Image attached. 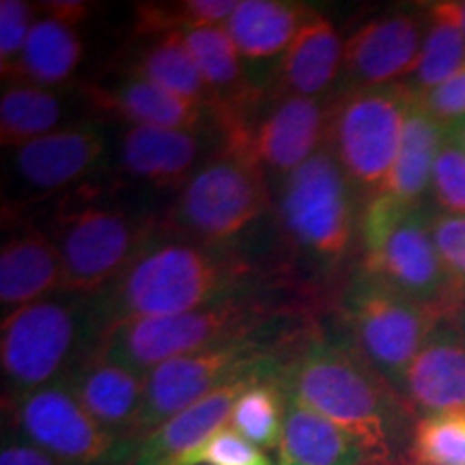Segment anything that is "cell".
Masks as SVG:
<instances>
[{"instance_id":"1","label":"cell","mask_w":465,"mask_h":465,"mask_svg":"<svg viewBox=\"0 0 465 465\" xmlns=\"http://www.w3.org/2000/svg\"><path fill=\"white\" fill-rule=\"evenodd\" d=\"M278 381L289 397L356 438L371 465H392L414 416L403 394L345 345L317 330L282 342Z\"/></svg>"},{"instance_id":"2","label":"cell","mask_w":465,"mask_h":465,"mask_svg":"<svg viewBox=\"0 0 465 465\" xmlns=\"http://www.w3.org/2000/svg\"><path fill=\"white\" fill-rule=\"evenodd\" d=\"M252 265L232 250L171 235L164 226L106 291L95 298L102 325L171 317L250 295Z\"/></svg>"},{"instance_id":"3","label":"cell","mask_w":465,"mask_h":465,"mask_svg":"<svg viewBox=\"0 0 465 465\" xmlns=\"http://www.w3.org/2000/svg\"><path fill=\"white\" fill-rule=\"evenodd\" d=\"M104 325L93 295L56 293L3 317V399L63 381L91 356Z\"/></svg>"},{"instance_id":"4","label":"cell","mask_w":465,"mask_h":465,"mask_svg":"<svg viewBox=\"0 0 465 465\" xmlns=\"http://www.w3.org/2000/svg\"><path fill=\"white\" fill-rule=\"evenodd\" d=\"M362 272L457 319L465 295L441 263L422 207H405L377 192L360 213Z\"/></svg>"},{"instance_id":"5","label":"cell","mask_w":465,"mask_h":465,"mask_svg":"<svg viewBox=\"0 0 465 465\" xmlns=\"http://www.w3.org/2000/svg\"><path fill=\"white\" fill-rule=\"evenodd\" d=\"M267 182L270 177L250 155L220 143L179 188L162 226L201 246L229 250L272 207Z\"/></svg>"},{"instance_id":"6","label":"cell","mask_w":465,"mask_h":465,"mask_svg":"<svg viewBox=\"0 0 465 465\" xmlns=\"http://www.w3.org/2000/svg\"><path fill=\"white\" fill-rule=\"evenodd\" d=\"M274 207L284 243L315 267H339L360 232L356 190L328 147L281 179Z\"/></svg>"},{"instance_id":"7","label":"cell","mask_w":465,"mask_h":465,"mask_svg":"<svg viewBox=\"0 0 465 465\" xmlns=\"http://www.w3.org/2000/svg\"><path fill=\"white\" fill-rule=\"evenodd\" d=\"M272 317L274 312L263 302L243 295L182 315L110 323L93 351L147 375L173 358L229 341L254 339Z\"/></svg>"},{"instance_id":"8","label":"cell","mask_w":465,"mask_h":465,"mask_svg":"<svg viewBox=\"0 0 465 465\" xmlns=\"http://www.w3.org/2000/svg\"><path fill=\"white\" fill-rule=\"evenodd\" d=\"M160 229L158 220L121 205L67 201L48 231L63 261V293L100 295Z\"/></svg>"},{"instance_id":"9","label":"cell","mask_w":465,"mask_h":465,"mask_svg":"<svg viewBox=\"0 0 465 465\" xmlns=\"http://www.w3.org/2000/svg\"><path fill=\"white\" fill-rule=\"evenodd\" d=\"M341 317L349 336L345 345L399 392L424 342L452 319L362 270L342 295Z\"/></svg>"},{"instance_id":"10","label":"cell","mask_w":465,"mask_h":465,"mask_svg":"<svg viewBox=\"0 0 465 465\" xmlns=\"http://www.w3.org/2000/svg\"><path fill=\"white\" fill-rule=\"evenodd\" d=\"M411 102L414 93L405 83L345 89L332 97L325 147L366 199L381 192L391 177Z\"/></svg>"},{"instance_id":"11","label":"cell","mask_w":465,"mask_h":465,"mask_svg":"<svg viewBox=\"0 0 465 465\" xmlns=\"http://www.w3.org/2000/svg\"><path fill=\"white\" fill-rule=\"evenodd\" d=\"M278 369L281 351L259 336L223 342L155 366L147 373L143 410L130 440L132 455L149 433L185 407L194 405L226 383L250 375H278Z\"/></svg>"},{"instance_id":"12","label":"cell","mask_w":465,"mask_h":465,"mask_svg":"<svg viewBox=\"0 0 465 465\" xmlns=\"http://www.w3.org/2000/svg\"><path fill=\"white\" fill-rule=\"evenodd\" d=\"M9 431L65 465H127L132 452L100 427L65 381L3 399Z\"/></svg>"},{"instance_id":"13","label":"cell","mask_w":465,"mask_h":465,"mask_svg":"<svg viewBox=\"0 0 465 465\" xmlns=\"http://www.w3.org/2000/svg\"><path fill=\"white\" fill-rule=\"evenodd\" d=\"M330 106L332 97L306 100L270 95L237 151L257 162L267 177L284 179L325 147Z\"/></svg>"},{"instance_id":"14","label":"cell","mask_w":465,"mask_h":465,"mask_svg":"<svg viewBox=\"0 0 465 465\" xmlns=\"http://www.w3.org/2000/svg\"><path fill=\"white\" fill-rule=\"evenodd\" d=\"M429 14L388 11L371 17L345 39L347 89H380L411 78L420 58Z\"/></svg>"},{"instance_id":"15","label":"cell","mask_w":465,"mask_h":465,"mask_svg":"<svg viewBox=\"0 0 465 465\" xmlns=\"http://www.w3.org/2000/svg\"><path fill=\"white\" fill-rule=\"evenodd\" d=\"M106 136L91 125H69L14 151L11 173L17 190L33 199L72 192L100 166Z\"/></svg>"},{"instance_id":"16","label":"cell","mask_w":465,"mask_h":465,"mask_svg":"<svg viewBox=\"0 0 465 465\" xmlns=\"http://www.w3.org/2000/svg\"><path fill=\"white\" fill-rule=\"evenodd\" d=\"M63 381L93 420L132 452L130 440L143 410L147 375L93 351Z\"/></svg>"},{"instance_id":"17","label":"cell","mask_w":465,"mask_h":465,"mask_svg":"<svg viewBox=\"0 0 465 465\" xmlns=\"http://www.w3.org/2000/svg\"><path fill=\"white\" fill-rule=\"evenodd\" d=\"M401 394L414 414L465 410V332L449 319L431 334L410 364Z\"/></svg>"},{"instance_id":"18","label":"cell","mask_w":465,"mask_h":465,"mask_svg":"<svg viewBox=\"0 0 465 465\" xmlns=\"http://www.w3.org/2000/svg\"><path fill=\"white\" fill-rule=\"evenodd\" d=\"M207 134L127 125L119 143V168L151 188L179 190L199 171L207 151Z\"/></svg>"},{"instance_id":"19","label":"cell","mask_w":465,"mask_h":465,"mask_svg":"<svg viewBox=\"0 0 465 465\" xmlns=\"http://www.w3.org/2000/svg\"><path fill=\"white\" fill-rule=\"evenodd\" d=\"M345 39L330 17L315 11L276 61L272 97L325 100L342 75Z\"/></svg>"},{"instance_id":"20","label":"cell","mask_w":465,"mask_h":465,"mask_svg":"<svg viewBox=\"0 0 465 465\" xmlns=\"http://www.w3.org/2000/svg\"><path fill=\"white\" fill-rule=\"evenodd\" d=\"M97 110L130 125L168 127L185 132H216V116L207 106L174 95L149 80L125 75L114 84H91L84 91Z\"/></svg>"},{"instance_id":"21","label":"cell","mask_w":465,"mask_h":465,"mask_svg":"<svg viewBox=\"0 0 465 465\" xmlns=\"http://www.w3.org/2000/svg\"><path fill=\"white\" fill-rule=\"evenodd\" d=\"M56 293H63V261L56 243L50 232L22 224L0 250L3 317Z\"/></svg>"},{"instance_id":"22","label":"cell","mask_w":465,"mask_h":465,"mask_svg":"<svg viewBox=\"0 0 465 465\" xmlns=\"http://www.w3.org/2000/svg\"><path fill=\"white\" fill-rule=\"evenodd\" d=\"M274 375H250L226 383L194 405L174 414L141 441L127 465H177L182 457L226 427L240 394L252 381Z\"/></svg>"},{"instance_id":"23","label":"cell","mask_w":465,"mask_h":465,"mask_svg":"<svg viewBox=\"0 0 465 465\" xmlns=\"http://www.w3.org/2000/svg\"><path fill=\"white\" fill-rule=\"evenodd\" d=\"M276 455V465H371L369 452L356 438L289 394Z\"/></svg>"},{"instance_id":"24","label":"cell","mask_w":465,"mask_h":465,"mask_svg":"<svg viewBox=\"0 0 465 465\" xmlns=\"http://www.w3.org/2000/svg\"><path fill=\"white\" fill-rule=\"evenodd\" d=\"M315 11L291 0H240L224 28L243 61H270L284 54Z\"/></svg>"},{"instance_id":"25","label":"cell","mask_w":465,"mask_h":465,"mask_svg":"<svg viewBox=\"0 0 465 465\" xmlns=\"http://www.w3.org/2000/svg\"><path fill=\"white\" fill-rule=\"evenodd\" d=\"M83 56L84 42L78 28L50 15L37 17L25 50L3 80L52 91L74 78Z\"/></svg>"},{"instance_id":"26","label":"cell","mask_w":465,"mask_h":465,"mask_svg":"<svg viewBox=\"0 0 465 465\" xmlns=\"http://www.w3.org/2000/svg\"><path fill=\"white\" fill-rule=\"evenodd\" d=\"M446 134L449 127L435 121L414 95L405 119L397 162L381 192L405 207H422L424 194L431 190L433 164L446 141Z\"/></svg>"},{"instance_id":"27","label":"cell","mask_w":465,"mask_h":465,"mask_svg":"<svg viewBox=\"0 0 465 465\" xmlns=\"http://www.w3.org/2000/svg\"><path fill=\"white\" fill-rule=\"evenodd\" d=\"M127 72H130L127 75L149 80L174 95L207 106L216 116V100H213L199 65L192 58L182 33L149 37L147 44L138 45L130 56Z\"/></svg>"},{"instance_id":"28","label":"cell","mask_w":465,"mask_h":465,"mask_svg":"<svg viewBox=\"0 0 465 465\" xmlns=\"http://www.w3.org/2000/svg\"><path fill=\"white\" fill-rule=\"evenodd\" d=\"M429 26L424 35L416 72L405 84L414 95L435 89L465 69V35L459 17V0H441L427 7Z\"/></svg>"},{"instance_id":"29","label":"cell","mask_w":465,"mask_h":465,"mask_svg":"<svg viewBox=\"0 0 465 465\" xmlns=\"http://www.w3.org/2000/svg\"><path fill=\"white\" fill-rule=\"evenodd\" d=\"M65 119V104L54 91L9 84L0 97V144L20 149L56 132Z\"/></svg>"},{"instance_id":"30","label":"cell","mask_w":465,"mask_h":465,"mask_svg":"<svg viewBox=\"0 0 465 465\" xmlns=\"http://www.w3.org/2000/svg\"><path fill=\"white\" fill-rule=\"evenodd\" d=\"M287 418V392L278 375L252 381L240 394L229 427L261 450H278Z\"/></svg>"},{"instance_id":"31","label":"cell","mask_w":465,"mask_h":465,"mask_svg":"<svg viewBox=\"0 0 465 465\" xmlns=\"http://www.w3.org/2000/svg\"><path fill=\"white\" fill-rule=\"evenodd\" d=\"M237 0H177L134 5L132 31L136 37H160L205 26H224Z\"/></svg>"},{"instance_id":"32","label":"cell","mask_w":465,"mask_h":465,"mask_svg":"<svg viewBox=\"0 0 465 465\" xmlns=\"http://www.w3.org/2000/svg\"><path fill=\"white\" fill-rule=\"evenodd\" d=\"M411 455L420 465H465V410L418 418Z\"/></svg>"},{"instance_id":"33","label":"cell","mask_w":465,"mask_h":465,"mask_svg":"<svg viewBox=\"0 0 465 465\" xmlns=\"http://www.w3.org/2000/svg\"><path fill=\"white\" fill-rule=\"evenodd\" d=\"M431 194L440 212L465 216V151L450 132L435 158Z\"/></svg>"},{"instance_id":"34","label":"cell","mask_w":465,"mask_h":465,"mask_svg":"<svg viewBox=\"0 0 465 465\" xmlns=\"http://www.w3.org/2000/svg\"><path fill=\"white\" fill-rule=\"evenodd\" d=\"M177 465H276L270 457L265 455V450L257 449L254 444H250L248 440H243L235 429L226 427L220 429L203 441L201 446H196L194 450H190L188 455L182 457Z\"/></svg>"},{"instance_id":"35","label":"cell","mask_w":465,"mask_h":465,"mask_svg":"<svg viewBox=\"0 0 465 465\" xmlns=\"http://www.w3.org/2000/svg\"><path fill=\"white\" fill-rule=\"evenodd\" d=\"M429 231L446 272L465 295V216L435 212L429 216Z\"/></svg>"},{"instance_id":"36","label":"cell","mask_w":465,"mask_h":465,"mask_svg":"<svg viewBox=\"0 0 465 465\" xmlns=\"http://www.w3.org/2000/svg\"><path fill=\"white\" fill-rule=\"evenodd\" d=\"M37 9L25 0H3L0 3V75L7 74L28 42Z\"/></svg>"},{"instance_id":"37","label":"cell","mask_w":465,"mask_h":465,"mask_svg":"<svg viewBox=\"0 0 465 465\" xmlns=\"http://www.w3.org/2000/svg\"><path fill=\"white\" fill-rule=\"evenodd\" d=\"M416 100L444 127L465 124V69L435 89L416 95Z\"/></svg>"},{"instance_id":"38","label":"cell","mask_w":465,"mask_h":465,"mask_svg":"<svg viewBox=\"0 0 465 465\" xmlns=\"http://www.w3.org/2000/svg\"><path fill=\"white\" fill-rule=\"evenodd\" d=\"M0 465H65V463L56 461V459L50 457L48 452L37 449V446L28 444L26 440H22L20 435L11 431L9 435H5L3 440Z\"/></svg>"},{"instance_id":"39","label":"cell","mask_w":465,"mask_h":465,"mask_svg":"<svg viewBox=\"0 0 465 465\" xmlns=\"http://www.w3.org/2000/svg\"><path fill=\"white\" fill-rule=\"evenodd\" d=\"M39 7H42L44 15L56 17V20L75 28L83 26L93 14V3H84V0H48Z\"/></svg>"},{"instance_id":"40","label":"cell","mask_w":465,"mask_h":465,"mask_svg":"<svg viewBox=\"0 0 465 465\" xmlns=\"http://www.w3.org/2000/svg\"><path fill=\"white\" fill-rule=\"evenodd\" d=\"M449 132H450V136L455 138V141L461 144L463 151H465V124H459L455 127H449Z\"/></svg>"},{"instance_id":"41","label":"cell","mask_w":465,"mask_h":465,"mask_svg":"<svg viewBox=\"0 0 465 465\" xmlns=\"http://www.w3.org/2000/svg\"><path fill=\"white\" fill-rule=\"evenodd\" d=\"M459 17H461V28H463V35H465V0H463V3H459Z\"/></svg>"},{"instance_id":"42","label":"cell","mask_w":465,"mask_h":465,"mask_svg":"<svg viewBox=\"0 0 465 465\" xmlns=\"http://www.w3.org/2000/svg\"><path fill=\"white\" fill-rule=\"evenodd\" d=\"M457 323L461 325V330L465 332V302H463V308H461V312H459V317H457Z\"/></svg>"}]
</instances>
